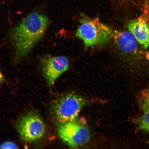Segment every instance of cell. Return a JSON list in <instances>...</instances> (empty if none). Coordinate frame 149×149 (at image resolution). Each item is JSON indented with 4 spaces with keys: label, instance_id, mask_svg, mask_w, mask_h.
I'll return each mask as SVG.
<instances>
[{
    "label": "cell",
    "instance_id": "1",
    "mask_svg": "<svg viewBox=\"0 0 149 149\" xmlns=\"http://www.w3.org/2000/svg\"><path fill=\"white\" fill-rule=\"evenodd\" d=\"M50 23L45 15L35 11L11 29L9 36L14 46L15 62H19L29 54L45 33Z\"/></svg>",
    "mask_w": 149,
    "mask_h": 149
},
{
    "label": "cell",
    "instance_id": "2",
    "mask_svg": "<svg viewBox=\"0 0 149 149\" xmlns=\"http://www.w3.org/2000/svg\"><path fill=\"white\" fill-rule=\"evenodd\" d=\"M112 39L122 65L135 74L144 72L149 65V56L132 33L128 31L115 30Z\"/></svg>",
    "mask_w": 149,
    "mask_h": 149
},
{
    "label": "cell",
    "instance_id": "3",
    "mask_svg": "<svg viewBox=\"0 0 149 149\" xmlns=\"http://www.w3.org/2000/svg\"><path fill=\"white\" fill-rule=\"evenodd\" d=\"M81 17L76 35L83 41L85 47L102 46L110 42L113 32L110 27L100 22L98 18H89L83 15Z\"/></svg>",
    "mask_w": 149,
    "mask_h": 149
},
{
    "label": "cell",
    "instance_id": "4",
    "mask_svg": "<svg viewBox=\"0 0 149 149\" xmlns=\"http://www.w3.org/2000/svg\"><path fill=\"white\" fill-rule=\"evenodd\" d=\"M86 101L74 93L64 95L56 102L52 108L54 119L58 125L76 120Z\"/></svg>",
    "mask_w": 149,
    "mask_h": 149
},
{
    "label": "cell",
    "instance_id": "5",
    "mask_svg": "<svg viewBox=\"0 0 149 149\" xmlns=\"http://www.w3.org/2000/svg\"><path fill=\"white\" fill-rule=\"evenodd\" d=\"M58 132L62 140L72 148L82 146L91 139L88 127L76 120L59 125Z\"/></svg>",
    "mask_w": 149,
    "mask_h": 149
},
{
    "label": "cell",
    "instance_id": "6",
    "mask_svg": "<svg viewBox=\"0 0 149 149\" xmlns=\"http://www.w3.org/2000/svg\"><path fill=\"white\" fill-rule=\"evenodd\" d=\"M17 127L20 137L27 142H32L41 138L45 132L43 121L35 113H28L20 117Z\"/></svg>",
    "mask_w": 149,
    "mask_h": 149
},
{
    "label": "cell",
    "instance_id": "7",
    "mask_svg": "<svg viewBox=\"0 0 149 149\" xmlns=\"http://www.w3.org/2000/svg\"><path fill=\"white\" fill-rule=\"evenodd\" d=\"M69 62L67 57L56 56L49 58L44 61L43 73L48 85L51 86L61 74L68 70Z\"/></svg>",
    "mask_w": 149,
    "mask_h": 149
},
{
    "label": "cell",
    "instance_id": "8",
    "mask_svg": "<svg viewBox=\"0 0 149 149\" xmlns=\"http://www.w3.org/2000/svg\"><path fill=\"white\" fill-rule=\"evenodd\" d=\"M127 28L140 45L145 50L149 49V23L144 15L130 20Z\"/></svg>",
    "mask_w": 149,
    "mask_h": 149
},
{
    "label": "cell",
    "instance_id": "9",
    "mask_svg": "<svg viewBox=\"0 0 149 149\" xmlns=\"http://www.w3.org/2000/svg\"><path fill=\"white\" fill-rule=\"evenodd\" d=\"M141 105L143 112L137 121V127L139 130L149 134V107L143 102Z\"/></svg>",
    "mask_w": 149,
    "mask_h": 149
},
{
    "label": "cell",
    "instance_id": "10",
    "mask_svg": "<svg viewBox=\"0 0 149 149\" xmlns=\"http://www.w3.org/2000/svg\"><path fill=\"white\" fill-rule=\"evenodd\" d=\"M118 6L123 8H141L142 0H111Z\"/></svg>",
    "mask_w": 149,
    "mask_h": 149
},
{
    "label": "cell",
    "instance_id": "11",
    "mask_svg": "<svg viewBox=\"0 0 149 149\" xmlns=\"http://www.w3.org/2000/svg\"><path fill=\"white\" fill-rule=\"evenodd\" d=\"M142 102L149 107V89L145 90L141 93Z\"/></svg>",
    "mask_w": 149,
    "mask_h": 149
},
{
    "label": "cell",
    "instance_id": "12",
    "mask_svg": "<svg viewBox=\"0 0 149 149\" xmlns=\"http://www.w3.org/2000/svg\"><path fill=\"white\" fill-rule=\"evenodd\" d=\"M0 148L2 149H16L17 145L11 141H6L0 145Z\"/></svg>",
    "mask_w": 149,
    "mask_h": 149
},
{
    "label": "cell",
    "instance_id": "13",
    "mask_svg": "<svg viewBox=\"0 0 149 149\" xmlns=\"http://www.w3.org/2000/svg\"><path fill=\"white\" fill-rule=\"evenodd\" d=\"M3 80V77L1 71H0V84L2 82Z\"/></svg>",
    "mask_w": 149,
    "mask_h": 149
}]
</instances>
